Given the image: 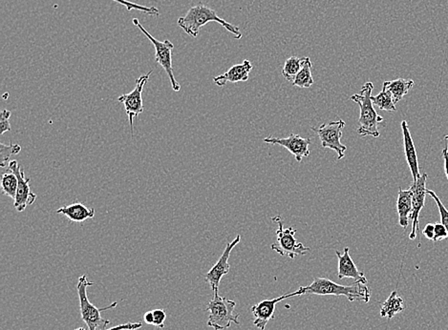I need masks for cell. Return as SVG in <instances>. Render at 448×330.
Returning a JSON list of instances; mask_svg holds the SVG:
<instances>
[{
    "instance_id": "cell-27",
    "label": "cell",
    "mask_w": 448,
    "mask_h": 330,
    "mask_svg": "<svg viewBox=\"0 0 448 330\" xmlns=\"http://www.w3.org/2000/svg\"><path fill=\"white\" fill-rule=\"evenodd\" d=\"M113 1L124 6L129 12L132 11V10H138V11L144 12V14H150V16H160V11L156 7H147L144 6V5L129 1V0H113Z\"/></svg>"
},
{
    "instance_id": "cell-9",
    "label": "cell",
    "mask_w": 448,
    "mask_h": 330,
    "mask_svg": "<svg viewBox=\"0 0 448 330\" xmlns=\"http://www.w3.org/2000/svg\"><path fill=\"white\" fill-rule=\"evenodd\" d=\"M151 74L152 71H149L147 74L142 75L139 79H136V85H135L133 91L130 92L129 94L122 95L118 99V101L124 104L125 113L129 117L132 137L134 136V119L144 112V101H142V94Z\"/></svg>"
},
{
    "instance_id": "cell-3",
    "label": "cell",
    "mask_w": 448,
    "mask_h": 330,
    "mask_svg": "<svg viewBox=\"0 0 448 330\" xmlns=\"http://www.w3.org/2000/svg\"><path fill=\"white\" fill-rule=\"evenodd\" d=\"M374 84L368 81L362 87L360 94H355L351 97V101L359 104L360 108L357 133L362 137H379L377 125L384 122V117L380 116L374 108L375 105L371 99Z\"/></svg>"
},
{
    "instance_id": "cell-33",
    "label": "cell",
    "mask_w": 448,
    "mask_h": 330,
    "mask_svg": "<svg viewBox=\"0 0 448 330\" xmlns=\"http://www.w3.org/2000/svg\"><path fill=\"white\" fill-rule=\"evenodd\" d=\"M422 234H424V237H427L428 240L433 241L435 237V224H427L424 230H422Z\"/></svg>"
},
{
    "instance_id": "cell-28",
    "label": "cell",
    "mask_w": 448,
    "mask_h": 330,
    "mask_svg": "<svg viewBox=\"0 0 448 330\" xmlns=\"http://www.w3.org/2000/svg\"><path fill=\"white\" fill-rule=\"evenodd\" d=\"M427 193L429 195V196H431L432 199L434 200L435 202H436L438 208H439L442 224H444L445 227H447L448 231V210L445 208L444 204L440 202L439 197L437 196V194L435 193L433 190L427 189Z\"/></svg>"
},
{
    "instance_id": "cell-34",
    "label": "cell",
    "mask_w": 448,
    "mask_h": 330,
    "mask_svg": "<svg viewBox=\"0 0 448 330\" xmlns=\"http://www.w3.org/2000/svg\"><path fill=\"white\" fill-rule=\"evenodd\" d=\"M442 157H444V159H445V175H447V179H448V148H447V146H445L444 150H442Z\"/></svg>"
},
{
    "instance_id": "cell-16",
    "label": "cell",
    "mask_w": 448,
    "mask_h": 330,
    "mask_svg": "<svg viewBox=\"0 0 448 330\" xmlns=\"http://www.w3.org/2000/svg\"><path fill=\"white\" fill-rule=\"evenodd\" d=\"M252 70V62L245 59L241 64L234 65L224 74L215 77L214 79V84L218 86H225L227 82L236 84L239 81H247L249 79L250 72Z\"/></svg>"
},
{
    "instance_id": "cell-35",
    "label": "cell",
    "mask_w": 448,
    "mask_h": 330,
    "mask_svg": "<svg viewBox=\"0 0 448 330\" xmlns=\"http://www.w3.org/2000/svg\"><path fill=\"white\" fill-rule=\"evenodd\" d=\"M144 320L147 324H154L153 311L147 312V313L144 315Z\"/></svg>"
},
{
    "instance_id": "cell-25",
    "label": "cell",
    "mask_w": 448,
    "mask_h": 330,
    "mask_svg": "<svg viewBox=\"0 0 448 330\" xmlns=\"http://www.w3.org/2000/svg\"><path fill=\"white\" fill-rule=\"evenodd\" d=\"M17 186H19V179L16 174L12 171L5 172L1 176V190L2 193L6 195L12 199L16 197Z\"/></svg>"
},
{
    "instance_id": "cell-6",
    "label": "cell",
    "mask_w": 448,
    "mask_h": 330,
    "mask_svg": "<svg viewBox=\"0 0 448 330\" xmlns=\"http://www.w3.org/2000/svg\"><path fill=\"white\" fill-rule=\"evenodd\" d=\"M272 222L279 224V229L277 230V240L272 244V249L274 250L283 257H289L295 259L297 256H304L310 251L309 247H306L302 242L295 239L297 229L292 227L285 229L281 217L279 216L272 217Z\"/></svg>"
},
{
    "instance_id": "cell-12",
    "label": "cell",
    "mask_w": 448,
    "mask_h": 330,
    "mask_svg": "<svg viewBox=\"0 0 448 330\" xmlns=\"http://www.w3.org/2000/svg\"><path fill=\"white\" fill-rule=\"evenodd\" d=\"M428 175H420L416 182H413L410 189L412 191V204L413 211L411 214L412 230L409 234V239H416L418 232H419L420 214L422 209L424 207L425 197H427V181Z\"/></svg>"
},
{
    "instance_id": "cell-24",
    "label": "cell",
    "mask_w": 448,
    "mask_h": 330,
    "mask_svg": "<svg viewBox=\"0 0 448 330\" xmlns=\"http://www.w3.org/2000/svg\"><path fill=\"white\" fill-rule=\"evenodd\" d=\"M303 57H291L285 62L282 69L283 77L288 81L294 82L302 67Z\"/></svg>"
},
{
    "instance_id": "cell-23",
    "label": "cell",
    "mask_w": 448,
    "mask_h": 330,
    "mask_svg": "<svg viewBox=\"0 0 448 330\" xmlns=\"http://www.w3.org/2000/svg\"><path fill=\"white\" fill-rule=\"evenodd\" d=\"M371 99L373 104L382 111L395 112L397 110L392 94L384 85H382V92L377 96H372Z\"/></svg>"
},
{
    "instance_id": "cell-1",
    "label": "cell",
    "mask_w": 448,
    "mask_h": 330,
    "mask_svg": "<svg viewBox=\"0 0 448 330\" xmlns=\"http://www.w3.org/2000/svg\"><path fill=\"white\" fill-rule=\"evenodd\" d=\"M212 21L218 22L227 31L232 32L235 39H241L242 32L239 26L224 21L217 14L216 11L204 4L192 7L184 17L178 19V25L189 36L197 37L202 27Z\"/></svg>"
},
{
    "instance_id": "cell-4",
    "label": "cell",
    "mask_w": 448,
    "mask_h": 330,
    "mask_svg": "<svg viewBox=\"0 0 448 330\" xmlns=\"http://www.w3.org/2000/svg\"><path fill=\"white\" fill-rule=\"evenodd\" d=\"M94 282L87 281L86 275L80 277L79 282H77V295H79L82 318L88 327V330H105V327L110 324V321L102 318L101 312L114 309L118 306L119 302H115L104 309H97L90 302L88 296H87V287L94 286Z\"/></svg>"
},
{
    "instance_id": "cell-32",
    "label": "cell",
    "mask_w": 448,
    "mask_h": 330,
    "mask_svg": "<svg viewBox=\"0 0 448 330\" xmlns=\"http://www.w3.org/2000/svg\"><path fill=\"white\" fill-rule=\"evenodd\" d=\"M142 324V322H127V324H120V326L111 327L109 329L105 330H136L141 329ZM75 330H86L84 327H79V329Z\"/></svg>"
},
{
    "instance_id": "cell-17",
    "label": "cell",
    "mask_w": 448,
    "mask_h": 330,
    "mask_svg": "<svg viewBox=\"0 0 448 330\" xmlns=\"http://www.w3.org/2000/svg\"><path fill=\"white\" fill-rule=\"evenodd\" d=\"M402 136H404V146L405 157L410 171H411L413 182H416L420 177L419 162H418V156L416 147L413 142L411 134H410L409 127L407 121L402 122Z\"/></svg>"
},
{
    "instance_id": "cell-7",
    "label": "cell",
    "mask_w": 448,
    "mask_h": 330,
    "mask_svg": "<svg viewBox=\"0 0 448 330\" xmlns=\"http://www.w3.org/2000/svg\"><path fill=\"white\" fill-rule=\"evenodd\" d=\"M133 23L149 39L150 42L153 44L155 48V61L166 71L167 76H169L170 84H171L172 89L175 92H179L181 90V85L178 84L176 79H175L174 67H172V51L174 49V43L169 41V39L165 41H158L151 34H149L147 31L146 28L140 23V21L137 19H133Z\"/></svg>"
},
{
    "instance_id": "cell-11",
    "label": "cell",
    "mask_w": 448,
    "mask_h": 330,
    "mask_svg": "<svg viewBox=\"0 0 448 330\" xmlns=\"http://www.w3.org/2000/svg\"><path fill=\"white\" fill-rule=\"evenodd\" d=\"M8 169L16 174L19 179V186L16 197L14 199V207L17 212H24L27 206H32L37 200V195L32 192L30 187V179L25 177L24 170L21 169L19 162L14 159L10 162Z\"/></svg>"
},
{
    "instance_id": "cell-15",
    "label": "cell",
    "mask_w": 448,
    "mask_h": 330,
    "mask_svg": "<svg viewBox=\"0 0 448 330\" xmlns=\"http://www.w3.org/2000/svg\"><path fill=\"white\" fill-rule=\"evenodd\" d=\"M335 255L339 259V274H337V276H339V280L351 278L355 282L368 284L364 272L360 271L354 261H353L351 256H350L349 247L344 249V252L342 254L339 251H335Z\"/></svg>"
},
{
    "instance_id": "cell-13",
    "label": "cell",
    "mask_w": 448,
    "mask_h": 330,
    "mask_svg": "<svg viewBox=\"0 0 448 330\" xmlns=\"http://www.w3.org/2000/svg\"><path fill=\"white\" fill-rule=\"evenodd\" d=\"M240 241H241V236L237 235L234 241L227 242L226 249L223 252L218 262L214 264V267L205 276V280L212 287L214 293L218 292L220 282H221L225 275L229 273L230 269L229 264L230 253H232V249L239 244Z\"/></svg>"
},
{
    "instance_id": "cell-2",
    "label": "cell",
    "mask_w": 448,
    "mask_h": 330,
    "mask_svg": "<svg viewBox=\"0 0 448 330\" xmlns=\"http://www.w3.org/2000/svg\"><path fill=\"white\" fill-rule=\"evenodd\" d=\"M304 290L305 294L345 296L350 302H369L371 299V289L360 282H355L351 286H342L329 279L315 278L310 286L304 287Z\"/></svg>"
},
{
    "instance_id": "cell-36",
    "label": "cell",
    "mask_w": 448,
    "mask_h": 330,
    "mask_svg": "<svg viewBox=\"0 0 448 330\" xmlns=\"http://www.w3.org/2000/svg\"><path fill=\"white\" fill-rule=\"evenodd\" d=\"M445 139H447V141H448V135H447V136L445 137Z\"/></svg>"
},
{
    "instance_id": "cell-20",
    "label": "cell",
    "mask_w": 448,
    "mask_h": 330,
    "mask_svg": "<svg viewBox=\"0 0 448 330\" xmlns=\"http://www.w3.org/2000/svg\"><path fill=\"white\" fill-rule=\"evenodd\" d=\"M384 85L392 94L395 104L402 101L407 96L409 90L414 86L412 79H398L392 81H384Z\"/></svg>"
},
{
    "instance_id": "cell-18",
    "label": "cell",
    "mask_w": 448,
    "mask_h": 330,
    "mask_svg": "<svg viewBox=\"0 0 448 330\" xmlns=\"http://www.w3.org/2000/svg\"><path fill=\"white\" fill-rule=\"evenodd\" d=\"M57 213L64 215L70 222H84L87 220L93 219L95 208H88L82 202H75L70 206L57 209Z\"/></svg>"
},
{
    "instance_id": "cell-26",
    "label": "cell",
    "mask_w": 448,
    "mask_h": 330,
    "mask_svg": "<svg viewBox=\"0 0 448 330\" xmlns=\"http://www.w3.org/2000/svg\"><path fill=\"white\" fill-rule=\"evenodd\" d=\"M21 151V146L19 144H10L5 145L0 144V166L2 168H8L9 159L12 155H17Z\"/></svg>"
},
{
    "instance_id": "cell-14",
    "label": "cell",
    "mask_w": 448,
    "mask_h": 330,
    "mask_svg": "<svg viewBox=\"0 0 448 330\" xmlns=\"http://www.w3.org/2000/svg\"><path fill=\"white\" fill-rule=\"evenodd\" d=\"M264 142L270 144H277L289 150L290 153L294 155L297 162H301L303 157L310 156L309 146L311 139H303L299 135L292 134L285 139L269 137L264 139Z\"/></svg>"
},
{
    "instance_id": "cell-5",
    "label": "cell",
    "mask_w": 448,
    "mask_h": 330,
    "mask_svg": "<svg viewBox=\"0 0 448 330\" xmlns=\"http://www.w3.org/2000/svg\"><path fill=\"white\" fill-rule=\"evenodd\" d=\"M236 302L227 297H220L218 292H215L214 298L207 304V310L209 312L207 326L214 330L229 329L230 324L239 326V314L235 313Z\"/></svg>"
},
{
    "instance_id": "cell-30",
    "label": "cell",
    "mask_w": 448,
    "mask_h": 330,
    "mask_svg": "<svg viewBox=\"0 0 448 330\" xmlns=\"http://www.w3.org/2000/svg\"><path fill=\"white\" fill-rule=\"evenodd\" d=\"M448 231L447 227L442 224V222H436L435 224V237L433 242L442 241V240L447 239Z\"/></svg>"
},
{
    "instance_id": "cell-8",
    "label": "cell",
    "mask_w": 448,
    "mask_h": 330,
    "mask_svg": "<svg viewBox=\"0 0 448 330\" xmlns=\"http://www.w3.org/2000/svg\"><path fill=\"white\" fill-rule=\"evenodd\" d=\"M345 124H346L344 119H339L337 121L329 122V124H321L317 128L311 127L312 131L319 135L322 148L334 150L337 154L339 161L344 159L347 150V147L340 142Z\"/></svg>"
},
{
    "instance_id": "cell-29",
    "label": "cell",
    "mask_w": 448,
    "mask_h": 330,
    "mask_svg": "<svg viewBox=\"0 0 448 330\" xmlns=\"http://www.w3.org/2000/svg\"><path fill=\"white\" fill-rule=\"evenodd\" d=\"M10 117H11V112L8 110H3L1 112V115H0V135H4L6 132L11 131Z\"/></svg>"
},
{
    "instance_id": "cell-10",
    "label": "cell",
    "mask_w": 448,
    "mask_h": 330,
    "mask_svg": "<svg viewBox=\"0 0 448 330\" xmlns=\"http://www.w3.org/2000/svg\"><path fill=\"white\" fill-rule=\"evenodd\" d=\"M304 294V287H300L299 290L292 292V293L282 295L279 298L272 300H264V301L254 304L250 309V312H252V317H254V327L265 330L269 322L274 318L275 307L279 302L283 301V300L291 298V297L301 296V295Z\"/></svg>"
},
{
    "instance_id": "cell-31",
    "label": "cell",
    "mask_w": 448,
    "mask_h": 330,
    "mask_svg": "<svg viewBox=\"0 0 448 330\" xmlns=\"http://www.w3.org/2000/svg\"><path fill=\"white\" fill-rule=\"evenodd\" d=\"M153 315H154L153 326L158 327V329H164L165 321H166L167 319V314L166 312H165V310L155 309L153 310Z\"/></svg>"
},
{
    "instance_id": "cell-22",
    "label": "cell",
    "mask_w": 448,
    "mask_h": 330,
    "mask_svg": "<svg viewBox=\"0 0 448 330\" xmlns=\"http://www.w3.org/2000/svg\"><path fill=\"white\" fill-rule=\"evenodd\" d=\"M312 61L309 57H303L302 67L292 85L302 89H308L314 84V77L312 75Z\"/></svg>"
},
{
    "instance_id": "cell-19",
    "label": "cell",
    "mask_w": 448,
    "mask_h": 330,
    "mask_svg": "<svg viewBox=\"0 0 448 330\" xmlns=\"http://www.w3.org/2000/svg\"><path fill=\"white\" fill-rule=\"evenodd\" d=\"M411 189L404 190L400 188L399 196H398L397 210L399 215L400 226L407 229L409 226V217H411L413 211Z\"/></svg>"
},
{
    "instance_id": "cell-21",
    "label": "cell",
    "mask_w": 448,
    "mask_h": 330,
    "mask_svg": "<svg viewBox=\"0 0 448 330\" xmlns=\"http://www.w3.org/2000/svg\"><path fill=\"white\" fill-rule=\"evenodd\" d=\"M405 309L404 302L398 295L397 291H393L386 301L382 304L380 309V316L382 318L386 317L387 319H392L395 315L400 313Z\"/></svg>"
}]
</instances>
